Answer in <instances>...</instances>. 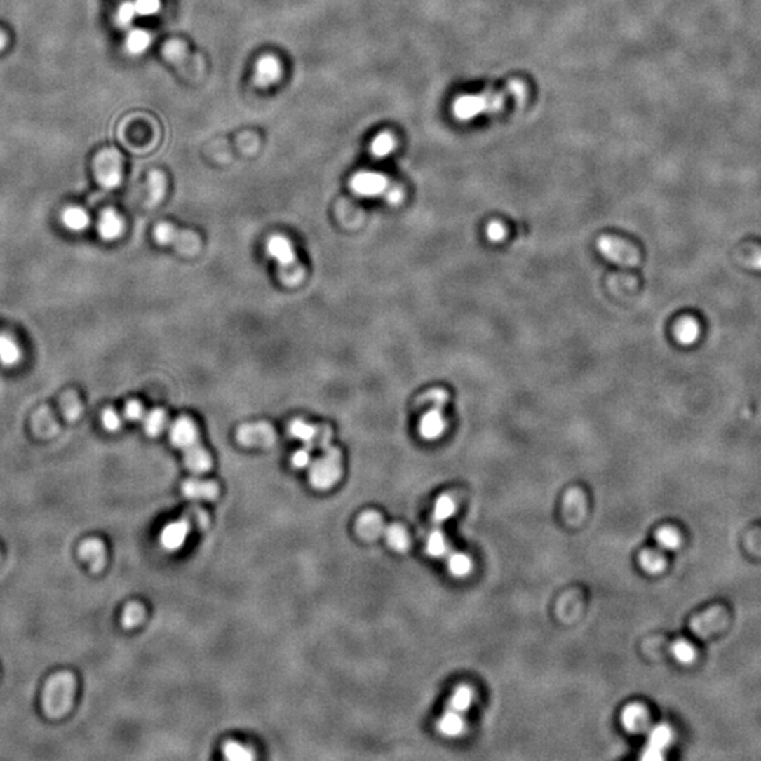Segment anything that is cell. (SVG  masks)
<instances>
[{"label":"cell","mask_w":761,"mask_h":761,"mask_svg":"<svg viewBox=\"0 0 761 761\" xmlns=\"http://www.w3.org/2000/svg\"><path fill=\"white\" fill-rule=\"evenodd\" d=\"M504 105L502 95H466L454 102V114L460 120H470L478 114L495 112Z\"/></svg>","instance_id":"8"},{"label":"cell","mask_w":761,"mask_h":761,"mask_svg":"<svg viewBox=\"0 0 761 761\" xmlns=\"http://www.w3.org/2000/svg\"><path fill=\"white\" fill-rule=\"evenodd\" d=\"M170 440L184 452V463L194 474H205L212 467L210 454L206 451L199 438V431L192 419L188 416L178 417L170 427Z\"/></svg>","instance_id":"1"},{"label":"cell","mask_w":761,"mask_h":761,"mask_svg":"<svg viewBox=\"0 0 761 761\" xmlns=\"http://www.w3.org/2000/svg\"><path fill=\"white\" fill-rule=\"evenodd\" d=\"M447 570L455 578H464L471 572L473 561L464 553H452L447 557Z\"/></svg>","instance_id":"32"},{"label":"cell","mask_w":761,"mask_h":761,"mask_svg":"<svg viewBox=\"0 0 761 761\" xmlns=\"http://www.w3.org/2000/svg\"><path fill=\"white\" fill-rule=\"evenodd\" d=\"M135 16H138V15H137V12H135L134 2H128V0H127V2H123V4L119 6L117 13H116V22H117V25H119L120 27H124V29H126V27H128V26L133 23V20L135 19Z\"/></svg>","instance_id":"41"},{"label":"cell","mask_w":761,"mask_h":761,"mask_svg":"<svg viewBox=\"0 0 761 761\" xmlns=\"http://www.w3.org/2000/svg\"><path fill=\"white\" fill-rule=\"evenodd\" d=\"M391 187L388 178L375 171H360L353 175L350 181L351 191L363 198L384 196Z\"/></svg>","instance_id":"11"},{"label":"cell","mask_w":761,"mask_h":761,"mask_svg":"<svg viewBox=\"0 0 761 761\" xmlns=\"http://www.w3.org/2000/svg\"><path fill=\"white\" fill-rule=\"evenodd\" d=\"M152 43V37L147 30L133 29L128 32L126 39V48L133 55L144 54Z\"/></svg>","instance_id":"28"},{"label":"cell","mask_w":761,"mask_h":761,"mask_svg":"<svg viewBox=\"0 0 761 761\" xmlns=\"http://www.w3.org/2000/svg\"><path fill=\"white\" fill-rule=\"evenodd\" d=\"M154 238L157 244L164 247H175L178 251L192 254L199 247V237L189 230H180L171 223H160L154 227Z\"/></svg>","instance_id":"9"},{"label":"cell","mask_w":761,"mask_h":761,"mask_svg":"<svg viewBox=\"0 0 761 761\" xmlns=\"http://www.w3.org/2000/svg\"><path fill=\"white\" fill-rule=\"evenodd\" d=\"M6 44H8V39H6L5 33L0 30V51H2L6 47Z\"/></svg>","instance_id":"48"},{"label":"cell","mask_w":761,"mask_h":761,"mask_svg":"<svg viewBox=\"0 0 761 761\" xmlns=\"http://www.w3.org/2000/svg\"><path fill=\"white\" fill-rule=\"evenodd\" d=\"M182 494L192 501H215L219 497V485L213 481L189 478L182 484Z\"/></svg>","instance_id":"21"},{"label":"cell","mask_w":761,"mask_h":761,"mask_svg":"<svg viewBox=\"0 0 761 761\" xmlns=\"http://www.w3.org/2000/svg\"><path fill=\"white\" fill-rule=\"evenodd\" d=\"M466 719L464 713L451 711L445 708L443 715L438 718L436 727L445 737H459L466 732Z\"/></svg>","instance_id":"22"},{"label":"cell","mask_w":761,"mask_h":761,"mask_svg":"<svg viewBox=\"0 0 761 761\" xmlns=\"http://www.w3.org/2000/svg\"><path fill=\"white\" fill-rule=\"evenodd\" d=\"M586 516V498L578 488L570 490L563 499V518L570 526H579Z\"/></svg>","instance_id":"14"},{"label":"cell","mask_w":761,"mask_h":761,"mask_svg":"<svg viewBox=\"0 0 761 761\" xmlns=\"http://www.w3.org/2000/svg\"><path fill=\"white\" fill-rule=\"evenodd\" d=\"M184 516L192 523L194 529L203 530L209 525V515L199 506H191L184 512Z\"/></svg>","instance_id":"40"},{"label":"cell","mask_w":761,"mask_h":761,"mask_svg":"<svg viewBox=\"0 0 761 761\" xmlns=\"http://www.w3.org/2000/svg\"><path fill=\"white\" fill-rule=\"evenodd\" d=\"M624 727L633 734L646 733L650 729V715L640 703H631L622 711L621 716Z\"/></svg>","instance_id":"18"},{"label":"cell","mask_w":761,"mask_h":761,"mask_svg":"<svg viewBox=\"0 0 761 761\" xmlns=\"http://www.w3.org/2000/svg\"><path fill=\"white\" fill-rule=\"evenodd\" d=\"M395 147H396L395 137L391 133L384 131V133L377 134L374 140L371 141V154L377 159H385L389 154H392Z\"/></svg>","instance_id":"34"},{"label":"cell","mask_w":761,"mask_h":761,"mask_svg":"<svg viewBox=\"0 0 761 761\" xmlns=\"http://www.w3.org/2000/svg\"><path fill=\"white\" fill-rule=\"evenodd\" d=\"M487 234H488L490 240H492V241H501V240L506 236V230H505V227L502 226V223H499V222H492V223L488 226Z\"/></svg>","instance_id":"46"},{"label":"cell","mask_w":761,"mask_h":761,"mask_svg":"<svg viewBox=\"0 0 761 761\" xmlns=\"http://www.w3.org/2000/svg\"><path fill=\"white\" fill-rule=\"evenodd\" d=\"M671 653L674 659L681 664H691L695 660V650L684 640H678L673 645Z\"/></svg>","instance_id":"39"},{"label":"cell","mask_w":761,"mask_h":761,"mask_svg":"<svg viewBox=\"0 0 761 761\" xmlns=\"http://www.w3.org/2000/svg\"><path fill=\"white\" fill-rule=\"evenodd\" d=\"M290 437L303 443L308 448H328L332 445L333 433L326 424H314L302 419H293L288 426Z\"/></svg>","instance_id":"6"},{"label":"cell","mask_w":761,"mask_h":761,"mask_svg":"<svg viewBox=\"0 0 761 761\" xmlns=\"http://www.w3.org/2000/svg\"><path fill=\"white\" fill-rule=\"evenodd\" d=\"M167 426V413L161 408L151 409L142 417V427L147 436L159 437Z\"/></svg>","instance_id":"24"},{"label":"cell","mask_w":761,"mask_h":761,"mask_svg":"<svg viewBox=\"0 0 761 761\" xmlns=\"http://www.w3.org/2000/svg\"><path fill=\"white\" fill-rule=\"evenodd\" d=\"M138 16H154L161 9V0H134Z\"/></svg>","instance_id":"42"},{"label":"cell","mask_w":761,"mask_h":761,"mask_svg":"<svg viewBox=\"0 0 761 761\" xmlns=\"http://www.w3.org/2000/svg\"><path fill=\"white\" fill-rule=\"evenodd\" d=\"M656 540L661 548L675 550L681 544V537L678 532L673 527H661L656 533Z\"/></svg>","instance_id":"38"},{"label":"cell","mask_w":761,"mask_h":761,"mask_svg":"<svg viewBox=\"0 0 761 761\" xmlns=\"http://www.w3.org/2000/svg\"><path fill=\"white\" fill-rule=\"evenodd\" d=\"M102 426L107 431H117L121 427V416L114 409H106L102 413Z\"/></svg>","instance_id":"44"},{"label":"cell","mask_w":761,"mask_h":761,"mask_svg":"<svg viewBox=\"0 0 761 761\" xmlns=\"http://www.w3.org/2000/svg\"><path fill=\"white\" fill-rule=\"evenodd\" d=\"M281 74H282V68H281L279 60L271 54H265L257 60L252 79H254L255 86L269 88L281 78Z\"/></svg>","instance_id":"15"},{"label":"cell","mask_w":761,"mask_h":761,"mask_svg":"<svg viewBox=\"0 0 761 761\" xmlns=\"http://www.w3.org/2000/svg\"><path fill=\"white\" fill-rule=\"evenodd\" d=\"M223 755L230 761H251L255 758L252 750L237 741H227L223 746Z\"/></svg>","instance_id":"36"},{"label":"cell","mask_w":761,"mask_h":761,"mask_svg":"<svg viewBox=\"0 0 761 761\" xmlns=\"http://www.w3.org/2000/svg\"><path fill=\"white\" fill-rule=\"evenodd\" d=\"M598 248L606 258L622 265L632 267V265H636L639 261V255L636 250L632 245L615 237H609V236L600 237L598 240Z\"/></svg>","instance_id":"12"},{"label":"cell","mask_w":761,"mask_h":761,"mask_svg":"<svg viewBox=\"0 0 761 761\" xmlns=\"http://www.w3.org/2000/svg\"><path fill=\"white\" fill-rule=\"evenodd\" d=\"M699 336V326L695 321L692 319H684L678 323L677 329H675V337L678 339L680 343H682L684 346H688V344H692Z\"/></svg>","instance_id":"37"},{"label":"cell","mask_w":761,"mask_h":761,"mask_svg":"<svg viewBox=\"0 0 761 761\" xmlns=\"http://www.w3.org/2000/svg\"><path fill=\"white\" fill-rule=\"evenodd\" d=\"M385 522L382 516L375 511H367L361 513L356 523V530L360 539L365 541H374L384 536Z\"/></svg>","instance_id":"17"},{"label":"cell","mask_w":761,"mask_h":761,"mask_svg":"<svg viewBox=\"0 0 761 761\" xmlns=\"http://www.w3.org/2000/svg\"><path fill=\"white\" fill-rule=\"evenodd\" d=\"M192 523L182 515L177 522H173L164 527L161 532V544L166 550L177 551L185 544L189 532L192 530Z\"/></svg>","instance_id":"16"},{"label":"cell","mask_w":761,"mask_h":761,"mask_svg":"<svg viewBox=\"0 0 761 761\" xmlns=\"http://www.w3.org/2000/svg\"><path fill=\"white\" fill-rule=\"evenodd\" d=\"M265 252L269 258L276 261L281 281L286 285H296L303 279L304 271L299 265L295 247L288 237L282 234L271 236L267 240Z\"/></svg>","instance_id":"3"},{"label":"cell","mask_w":761,"mask_h":761,"mask_svg":"<svg viewBox=\"0 0 761 761\" xmlns=\"http://www.w3.org/2000/svg\"><path fill=\"white\" fill-rule=\"evenodd\" d=\"M311 463H312V454H311V448L308 447L296 450L290 457V464L296 470L307 469L311 466Z\"/></svg>","instance_id":"43"},{"label":"cell","mask_w":761,"mask_h":761,"mask_svg":"<svg viewBox=\"0 0 761 761\" xmlns=\"http://www.w3.org/2000/svg\"><path fill=\"white\" fill-rule=\"evenodd\" d=\"M473 701H474L473 689L470 687H467V685H462L459 688H455V691L450 696L447 708L451 709V711H455V712L466 713L470 709V706L473 705Z\"/></svg>","instance_id":"30"},{"label":"cell","mask_w":761,"mask_h":761,"mask_svg":"<svg viewBox=\"0 0 761 761\" xmlns=\"http://www.w3.org/2000/svg\"><path fill=\"white\" fill-rule=\"evenodd\" d=\"M93 173L97 184L105 189H116L123 181V159L116 149H103L93 161Z\"/></svg>","instance_id":"5"},{"label":"cell","mask_w":761,"mask_h":761,"mask_svg":"<svg viewBox=\"0 0 761 761\" xmlns=\"http://www.w3.org/2000/svg\"><path fill=\"white\" fill-rule=\"evenodd\" d=\"M145 618V609L138 602H130L123 611L121 615V625L124 629H134L137 628Z\"/></svg>","instance_id":"35"},{"label":"cell","mask_w":761,"mask_h":761,"mask_svg":"<svg viewBox=\"0 0 761 761\" xmlns=\"http://www.w3.org/2000/svg\"><path fill=\"white\" fill-rule=\"evenodd\" d=\"M79 555L89 563V567L95 574L103 571L106 565V547L100 539L92 537L83 540L79 546Z\"/></svg>","instance_id":"20"},{"label":"cell","mask_w":761,"mask_h":761,"mask_svg":"<svg viewBox=\"0 0 761 761\" xmlns=\"http://www.w3.org/2000/svg\"><path fill=\"white\" fill-rule=\"evenodd\" d=\"M426 553L433 558L444 557L448 553V541L440 529H434L426 539Z\"/></svg>","instance_id":"33"},{"label":"cell","mask_w":761,"mask_h":761,"mask_svg":"<svg viewBox=\"0 0 761 761\" xmlns=\"http://www.w3.org/2000/svg\"><path fill=\"white\" fill-rule=\"evenodd\" d=\"M76 691V678L69 671L53 675L43 692V711L51 719L62 718L69 712Z\"/></svg>","instance_id":"2"},{"label":"cell","mask_w":761,"mask_h":761,"mask_svg":"<svg viewBox=\"0 0 761 761\" xmlns=\"http://www.w3.org/2000/svg\"><path fill=\"white\" fill-rule=\"evenodd\" d=\"M342 474V451L333 445L325 448L319 459L309 466V483L319 491L335 487L340 481Z\"/></svg>","instance_id":"4"},{"label":"cell","mask_w":761,"mask_h":761,"mask_svg":"<svg viewBox=\"0 0 761 761\" xmlns=\"http://www.w3.org/2000/svg\"><path fill=\"white\" fill-rule=\"evenodd\" d=\"M96 230L102 240L114 241L124 231V220L114 209H105L96 222Z\"/></svg>","instance_id":"19"},{"label":"cell","mask_w":761,"mask_h":761,"mask_svg":"<svg viewBox=\"0 0 761 761\" xmlns=\"http://www.w3.org/2000/svg\"><path fill=\"white\" fill-rule=\"evenodd\" d=\"M145 412H144V408L141 405V402L135 400V399H131L126 403V408H124V417L130 422H137V420H141L144 417Z\"/></svg>","instance_id":"45"},{"label":"cell","mask_w":761,"mask_h":761,"mask_svg":"<svg viewBox=\"0 0 761 761\" xmlns=\"http://www.w3.org/2000/svg\"><path fill=\"white\" fill-rule=\"evenodd\" d=\"M423 399H426L424 402H431L433 408L422 417L419 431L423 438L436 440L443 434L445 429L443 409L447 402V393L443 389H431L424 395Z\"/></svg>","instance_id":"7"},{"label":"cell","mask_w":761,"mask_h":761,"mask_svg":"<svg viewBox=\"0 0 761 761\" xmlns=\"http://www.w3.org/2000/svg\"><path fill=\"white\" fill-rule=\"evenodd\" d=\"M639 564L647 574H653V575L661 574L667 567V561L664 555L660 551L652 550V548L643 550L640 553Z\"/></svg>","instance_id":"29"},{"label":"cell","mask_w":761,"mask_h":761,"mask_svg":"<svg viewBox=\"0 0 761 761\" xmlns=\"http://www.w3.org/2000/svg\"><path fill=\"white\" fill-rule=\"evenodd\" d=\"M455 509H457V505H455V501L452 499V497L450 495H441L436 504H434V508H433V515H431V520L434 525L440 526L443 525L444 522H447L448 519H451L455 513Z\"/></svg>","instance_id":"31"},{"label":"cell","mask_w":761,"mask_h":761,"mask_svg":"<svg viewBox=\"0 0 761 761\" xmlns=\"http://www.w3.org/2000/svg\"><path fill=\"white\" fill-rule=\"evenodd\" d=\"M167 192V180L161 171H151L147 178V194L149 205H157Z\"/></svg>","instance_id":"26"},{"label":"cell","mask_w":761,"mask_h":761,"mask_svg":"<svg viewBox=\"0 0 761 761\" xmlns=\"http://www.w3.org/2000/svg\"><path fill=\"white\" fill-rule=\"evenodd\" d=\"M384 196H385V201H386L388 203H391V205H398V203L403 199L402 189L398 188V187H393V185H391V187L388 188V191L385 192Z\"/></svg>","instance_id":"47"},{"label":"cell","mask_w":761,"mask_h":761,"mask_svg":"<svg viewBox=\"0 0 761 761\" xmlns=\"http://www.w3.org/2000/svg\"><path fill=\"white\" fill-rule=\"evenodd\" d=\"M236 440L244 447L269 448L276 443V431L267 422L244 423L237 429Z\"/></svg>","instance_id":"10"},{"label":"cell","mask_w":761,"mask_h":761,"mask_svg":"<svg viewBox=\"0 0 761 761\" xmlns=\"http://www.w3.org/2000/svg\"><path fill=\"white\" fill-rule=\"evenodd\" d=\"M647 736V744L643 748L642 760L646 761H660L664 757V750L671 744L673 741V730L668 725H656L654 727H650Z\"/></svg>","instance_id":"13"},{"label":"cell","mask_w":761,"mask_h":761,"mask_svg":"<svg viewBox=\"0 0 761 761\" xmlns=\"http://www.w3.org/2000/svg\"><path fill=\"white\" fill-rule=\"evenodd\" d=\"M384 537L388 543V546L396 551V553H406L410 547V539L405 527L400 525H389L385 527Z\"/></svg>","instance_id":"25"},{"label":"cell","mask_w":761,"mask_h":761,"mask_svg":"<svg viewBox=\"0 0 761 761\" xmlns=\"http://www.w3.org/2000/svg\"><path fill=\"white\" fill-rule=\"evenodd\" d=\"M61 222L71 233H82L90 224V217L83 208L68 206L61 213Z\"/></svg>","instance_id":"23"},{"label":"cell","mask_w":761,"mask_h":761,"mask_svg":"<svg viewBox=\"0 0 761 761\" xmlns=\"http://www.w3.org/2000/svg\"><path fill=\"white\" fill-rule=\"evenodd\" d=\"M22 358V350L15 339L0 335V363L6 367L16 365Z\"/></svg>","instance_id":"27"}]
</instances>
